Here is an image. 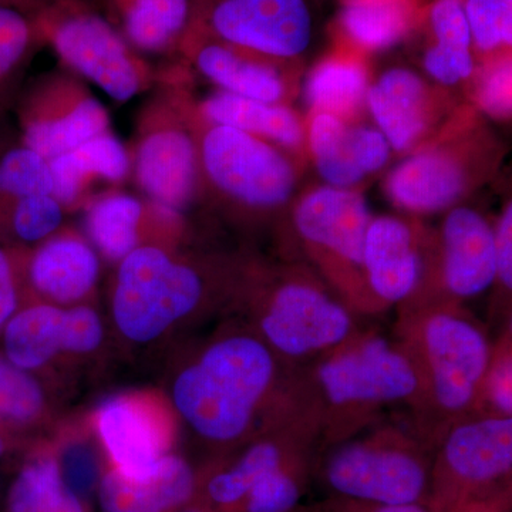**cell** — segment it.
<instances>
[{
    "mask_svg": "<svg viewBox=\"0 0 512 512\" xmlns=\"http://www.w3.org/2000/svg\"><path fill=\"white\" fill-rule=\"evenodd\" d=\"M188 29L258 56L295 57L312 39L305 0H192Z\"/></svg>",
    "mask_w": 512,
    "mask_h": 512,
    "instance_id": "52a82bcc",
    "label": "cell"
},
{
    "mask_svg": "<svg viewBox=\"0 0 512 512\" xmlns=\"http://www.w3.org/2000/svg\"><path fill=\"white\" fill-rule=\"evenodd\" d=\"M87 2H92V0H87Z\"/></svg>",
    "mask_w": 512,
    "mask_h": 512,
    "instance_id": "c3c4849f",
    "label": "cell"
},
{
    "mask_svg": "<svg viewBox=\"0 0 512 512\" xmlns=\"http://www.w3.org/2000/svg\"><path fill=\"white\" fill-rule=\"evenodd\" d=\"M284 464L281 447L271 441L256 443L234 463L215 471L204 481L197 491V494L201 491L200 503L212 512H241L254 485Z\"/></svg>",
    "mask_w": 512,
    "mask_h": 512,
    "instance_id": "f546056e",
    "label": "cell"
},
{
    "mask_svg": "<svg viewBox=\"0 0 512 512\" xmlns=\"http://www.w3.org/2000/svg\"><path fill=\"white\" fill-rule=\"evenodd\" d=\"M198 116L205 123L238 128L286 147H298L303 140L301 121L293 111L221 90L202 101Z\"/></svg>",
    "mask_w": 512,
    "mask_h": 512,
    "instance_id": "4316f807",
    "label": "cell"
},
{
    "mask_svg": "<svg viewBox=\"0 0 512 512\" xmlns=\"http://www.w3.org/2000/svg\"><path fill=\"white\" fill-rule=\"evenodd\" d=\"M45 192L53 194L49 161L25 146L5 121L0 126V225L20 201Z\"/></svg>",
    "mask_w": 512,
    "mask_h": 512,
    "instance_id": "4dcf8cb0",
    "label": "cell"
},
{
    "mask_svg": "<svg viewBox=\"0 0 512 512\" xmlns=\"http://www.w3.org/2000/svg\"><path fill=\"white\" fill-rule=\"evenodd\" d=\"M33 22L43 46L62 64L116 103H127L158 80V67L136 52L119 30L87 0H55Z\"/></svg>",
    "mask_w": 512,
    "mask_h": 512,
    "instance_id": "3957f363",
    "label": "cell"
},
{
    "mask_svg": "<svg viewBox=\"0 0 512 512\" xmlns=\"http://www.w3.org/2000/svg\"><path fill=\"white\" fill-rule=\"evenodd\" d=\"M471 39L485 52L511 45L512 0H467L464 6Z\"/></svg>",
    "mask_w": 512,
    "mask_h": 512,
    "instance_id": "8d00e7d4",
    "label": "cell"
},
{
    "mask_svg": "<svg viewBox=\"0 0 512 512\" xmlns=\"http://www.w3.org/2000/svg\"><path fill=\"white\" fill-rule=\"evenodd\" d=\"M90 3H92V5H93V3H94V0H92V2H90Z\"/></svg>",
    "mask_w": 512,
    "mask_h": 512,
    "instance_id": "681fc988",
    "label": "cell"
},
{
    "mask_svg": "<svg viewBox=\"0 0 512 512\" xmlns=\"http://www.w3.org/2000/svg\"><path fill=\"white\" fill-rule=\"evenodd\" d=\"M309 140L320 177L338 188L352 187L382 170L392 148L376 128L350 126L325 113L312 120Z\"/></svg>",
    "mask_w": 512,
    "mask_h": 512,
    "instance_id": "2e32d148",
    "label": "cell"
},
{
    "mask_svg": "<svg viewBox=\"0 0 512 512\" xmlns=\"http://www.w3.org/2000/svg\"><path fill=\"white\" fill-rule=\"evenodd\" d=\"M93 430L106 466L126 477L151 476L173 453V412L151 393H121L104 400L94 412Z\"/></svg>",
    "mask_w": 512,
    "mask_h": 512,
    "instance_id": "ba28073f",
    "label": "cell"
},
{
    "mask_svg": "<svg viewBox=\"0 0 512 512\" xmlns=\"http://www.w3.org/2000/svg\"><path fill=\"white\" fill-rule=\"evenodd\" d=\"M84 237L101 259L117 265L143 245H167L183 215L121 188H106L83 205Z\"/></svg>",
    "mask_w": 512,
    "mask_h": 512,
    "instance_id": "7c38bea8",
    "label": "cell"
},
{
    "mask_svg": "<svg viewBox=\"0 0 512 512\" xmlns=\"http://www.w3.org/2000/svg\"><path fill=\"white\" fill-rule=\"evenodd\" d=\"M370 222L369 205L359 192L330 185L309 192L295 211L303 238L355 265H362Z\"/></svg>",
    "mask_w": 512,
    "mask_h": 512,
    "instance_id": "d6986e66",
    "label": "cell"
},
{
    "mask_svg": "<svg viewBox=\"0 0 512 512\" xmlns=\"http://www.w3.org/2000/svg\"><path fill=\"white\" fill-rule=\"evenodd\" d=\"M23 293L59 306L82 305L99 284L101 258L84 234L60 228L29 248H12Z\"/></svg>",
    "mask_w": 512,
    "mask_h": 512,
    "instance_id": "8fae6325",
    "label": "cell"
},
{
    "mask_svg": "<svg viewBox=\"0 0 512 512\" xmlns=\"http://www.w3.org/2000/svg\"><path fill=\"white\" fill-rule=\"evenodd\" d=\"M40 47L43 43L33 19L0 6V109H12L23 86V73Z\"/></svg>",
    "mask_w": 512,
    "mask_h": 512,
    "instance_id": "d6a6232c",
    "label": "cell"
},
{
    "mask_svg": "<svg viewBox=\"0 0 512 512\" xmlns=\"http://www.w3.org/2000/svg\"><path fill=\"white\" fill-rule=\"evenodd\" d=\"M511 360H503L491 373L490 396L495 407L510 416L512 412Z\"/></svg>",
    "mask_w": 512,
    "mask_h": 512,
    "instance_id": "b9f144b4",
    "label": "cell"
},
{
    "mask_svg": "<svg viewBox=\"0 0 512 512\" xmlns=\"http://www.w3.org/2000/svg\"><path fill=\"white\" fill-rule=\"evenodd\" d=\"M12 109L22 143L47 161L111 130L106 107L63 67L22 86Z\"/></svg>",
    "mask_w": 512,
    "mask_h": 512,
    "instance_id": "5b68a950",
    "label": "cell"
},
{
    "mask_svg": "<svg viewBox=\"0 0 512 512\" xmlns=\"http://www.w3.org/2000/svg\"><path fill=\"white\" fill-rule=\"evenodd\" d=\"M205 124L198 134L201 184L207 181L228 200L248 208L262 210L288 201L295 173L284 154L238 128Z\"/></svg>",
    "mask_w": 512,
    "mask_h": 512,
    "instance_id": "8992f818",
    "label": "cell"
},
{
    "mask_svg": "<svg viewBox=\"0 0 512 512\" xmlns=\"http://www.w3.org/2000/svg\"><path fill=\"white\" fill-rule=\"evenodd\" d=\"M443 457L447 473L458 487V494L510 476L511 417H491L458 426L444 444Z\"/></svg>",
    "mask_w": 512,
    "mask_h": 512,
    "instance_id": "44dd1931",
    "label": "cell"
},
{
    "mask_svg": "<svg viewBox=\"0 0 512 512\" xmlns=\"http://www.w3.org/2000/svg\"><path fill=\"white\" fill-rule=\"evenodd\" d=\"M362 266L373 291L384 301L407 298L420 275V259L410 228L393 217L372 220L363 245Z\"/></svg>",
    "mask_w": 512,
    "mask_h": 512,
    "instance_id": "cb8c5ba5",
    "label": "cell"
},
{
    "mask_svg": "<svg viewBox=\"0 0 512 512\" xmlns=\"http://www.w3.org/2000/svg\"><path fill=\"white\" fill-rule=\"evenodd\" d=\"M436 46L427 50L424 67L434 80L446 86L460 83L473 73L470 26L461 0H439L431 9Z\"/></svg>",
    "mask_w": 512,
    "mask_h": 512,
    "instance_id": "83f0119b",
    "label": "cell"
},
{
    "mask_svg": "<svg viewBox=\"0 0 512 512\" xmlns=\"http://www.w3.org/2000/svg\"><path fill=\"white\" fill-rule=\"evenodd\" d=\"M9 440L8 437L3 436L2 431H0V458L5 456L6 453H8L9 450Z\"/></svg>",
    "mask_w": 512,
    "mask_h": 512,
    "instance_id": "bcb514c9",
    "label": "cell"
},
{
    "mask_svg": "<svg viewBox=\"0 0 512 512\" xmlns=\"http://www.w3.org/2000/svg\"><path fill=\"white\" fill-rule=\"evenodd\" d=\"M444 278L460 298L487 291L497 278L494 231L478 212L458 207L443 228Z\"/></svg>",
    "mask_w": 512,
    "mask_h": 512,
    "instance_id": "603a6c76",
    "label": "cell"
},
{
    "mask_svg": "<svg viewBox=\"0 0 512 512\" xmlns=\"http://www.w3.org/2000/svg\"><path fill=\"white\" fill-rule=\"evenodd\" d=\"M342 22L360 46L384 49L404 35L409 12L403 0H352L343 10Z\"/></svg>",
    "mask_w": 512,
    "mask_h": 512,
    "instance_id": "836d02e7",
    "label": "cell"
},
{
    "mask_svg": "<svg viewBox=\"0 0 512 512\" xmlns=\"http://www.w3.org/2000/svg\"><path fill=\"white\" fill-rule=\"evenodd\" d=\"M380 133L394 150L412 147L427 128V89L416 73L392 69L383 73L366 94Z\"/></svg>",
    "mask_w": 512,
    "mask_h": 512,
    "instance_id": "d4e9b609",
    "label": "cell"
},
{
    "mask_svg": "<svg viewBox=\"0 0 512 512\" xmlns=\"http://www.w3.org/2000/svg\"><path fill=\"white\" fill-rule=\"evenodd\" d=\"M23 288L13 249L0 244V332L22 303Z\"/></svg>",
    "mask_w": 512,
    "mask_h": 512,
    "instance_id": "ab89813d",
    "label": "cell"
},
{
    "mask_svg": "<svg viewBox=\"0 0 512 512\" xmlns=\"http://www.w3.org/2000/svg\"><path fill=\"white\" fill-rule=\"evenodd\" d=\"M64 214L66 210L50 192L30 195L0 225V244L9 248L33 247L62 228Z\"/></svg>",
    "mask_w": 512,
    "mask_h": 512,
    "instance_id": "e575fe53",
    "label": "cell"
},
{
    "mask_svg": "<svg viewBox=\"0 0 512 512\" xmlns=\"http://www.w3.org/2000/svg\"><path fill=\"white\" fill-rule=\"evenodd\" d=\"M198 477L185 458L171 453L146 478H130L109 466L96 494L100 512H181L197 498Z\"/></svg>",
    "mask_w": 512,
    "mask_h": 512,
    "instance_id": "e0dca14e",
    "label": "cell"
},
{
    "mask_svg": "<svg viewBox=\"0 0 512 512\" xmlns=\"http://www.w3.org/2000/svg\"><path fill=\"white\" fill-rule=\"evenodd\" d=\"M141 56L173 57L191 25L192 0H94Z\"/></svg>",
    "mask_w": 512,
    "mask_h": 512,
    "instance_id": "7402d4cb",
    "label": "cell"
},
{
    "mask_svg": "<svg viewBox=\"0 0 512 512\" xmlns=\"http://www.w3.org/2000/svg\"><path fill=\"white\" fill-rule=\"evenodd\" d=\"M274 372V357L261 340L227 336L177 373L171 404L201 439L232 443L251 426Z\"/></svg>",
    "mask_w": 512,
    "mask_h": 512,
    "instance_id": "6da1fadb",
    "label": "cell"
},
{
    "mask_svg": "<svg viewBox=\"0 0 512 512\" xmlns=\"http://www.w3.org/2000/svg\"><path fill=\"white\" fill-rule=\"evenodd\" d=\"M53 195L66 212L82 210L97 185L119 188L130 180V151L110 131L49 160Z\"/></svg>",
    "mask_w": 512,
    "mask_h": 512,
    "instance_id": "ffe728a7",
    "label": "cell"
},
{
    "mask_svg": "<svg viewBox=\"0 0 512 512\" xmlns=\"http://www.w3.org/2000/svg\"><path fill=\"white\" fill-rule=\"evenodd\" d=\"M47 397L33 373L0 356V424L28 429L46 417Z\"/></svg>",
    "mask_w": 512,
    "mask_h": 512,
    "instance_id": "d590c367",
    "label": "cell"
},
{
    "mask_svg": "<svg viewBox=\"0 0 512 512\" xmlns=\"http://www.w3.org/2000/svg\"><path fill=\"white\" fill-rule=\"evenodd\" d=\"M116 266L111 316L120 335L134 345L163 338L204 298L200 271L167 245H143Z\"/></svg>",
    "mask_w": 512,
    "mask_h": 512,
    "instance_id": "277c9868",
    "label": "cell"
},
{
    "mask_svg": "<svg viewBox=\"0 0 512 512\" xmlns=\"http://www.w3.org/2000/svg\"><path fill=\"white\" fill-rule=\"evenodd\" d=\"M265 338L279 352L303 356L332 348L349 335V313L313 286H282L261 319Z\"/></svg>",
    "mask_w": 512,
    "mask_h": 512,
    "instance_id": "5bb4252c",
    "label": "cell"
},
{
    "mask_svg": "<svg viewBox=\"0 0 512 512\" xmlns=\"http://www.w3.org/2000/svg\"><path fill=\"white\" fill-rule=\"evenodd\" d=\"M2 332L6 359L30 373L60 355H90L104 340L99 313L83 303H30L16 311Z\"/></svg>",
    "mask_w": 512,
    "mask_h": 512,
    "instance_id": "30bf717a",
    "label": "cell"
},
{
    "mask_svg": "<svg viewBox=\"0 0 512 512\" xmlns=\"http://www.w3.org/2000/svg\"><path fill=\"white\" fill-rule=\"evenodd\" d=\"M340 500H342L340 503L330 505L319 512H436L424 507L423 504L376 505L346 500V498H340Z\"/></svg>",
    "mask_w": 512,
    "mask_h": 512,
    "instance_id": "7bdbcfd3",
    "label": "cell"
},
{
    "mask_svg": "<svg viewBox=\"0 0 512 512\" xmlns=\"http://www.w3.org/2000/svg\"><path fill=\"white\" fill-rule=\"evenodd\" d=\"M485 113L494 117L510 116L512 107V67L510 60L498 63L483 79L478 93Z\"/></svg>",
    "mask_w": 512,
    "mask_h": 512,
    "instance_id": "f35d334b",
    "label": "cell"
},
{
    "mask_svg": "<svg viewBox=\"0 0 512 512\" xmlns=\"http://www.w3.org/2000/svg\"><path fill=\"white\" fill-rule=\"evenodd\" d=\"M55 0H0V6L19 10L25 13L29 18H33L37 13L42 12L47 6L52 5Z\"/></svg>",
    "mask_w": 512,
    "mask_h": 512,
    "instance_id": "ee69618b",
    "label": "cell"
},
{
    "mask_svg": "<svg viewBox=\"0 0 512 512\" xmlns=\"http://www.w3.org/2000/svg\"><path fill=\"white\" fill-rule=\"evenodd\" d=\"M301 497V478L285 463L254 485L241 512H293Z\"/></svg>",
    "mask_w": 512,
    "mask_h": 512,
    "instance_id": "74e56055",
    "label": "cell"
},
{
    "mask_svg": "<svg viewBox=\"0 0 512 512\" xmlns=\"http://www.w3.org/2000/svg\"><path fill=\"white\" fill-rule=\"evenodd\" d=\"M181 512H212L210 510H208L207 507H205L204 504H201L200 501H198V503H192L190 505H188L187 508H184L183 511Z\"/></svg>",
    "mask_w": 512,
    "mask_h": 512,
    "instance_id": "f6af8a7d",
    "label": "cell"
},
{
    "mask_svg": "<svg viewBox=\"0 0 512 512\" xmlns=\"http://www.w3.org/2000/svg\"><path fill=\"white\" fill-rule=\"evenodd\" d=\"M367 90L369 82L362 64L332 59L313 70L306 86V97L318 113L343 119L365 103Z\"/></svg>",
    "mask_w": 512,
    "mask_h": 512,
    "instance_id": "1f68e13d",
    "label": "cell"
},
{
    "mask_svg": "<svg viewBox=\"0 0 512 512\" xmlns=\"http://www.w3.org/2000/svg\"><path fill=\"white\" fill-rule=\"evenodd\" d=\"M319 380L330 402L339 406L406 399L419 384L409 360L383 339L332 357L320 366Z\"/></svg>",
    "mask_w": 512,
    "mask_h": 512,
    "instance_id": "4fadbf2b",
    "label": "cell"
},
{
    "mask_svg": "<svg viewBox=\"0 0 512 512\" xmlns=\"http://www.w3.org/2000/svg\"><path fill=\"white\" fill-rule=\"evenodd\" d=\"M178 55L205 79L217 84L221 92L269 104H278L284 97V82L274 67L259 60L255 53L198 30H187Z\"/></svg>",
    "mask_w": 512,
    "mask_h": 512,
    "instance_id": "ac0fdd59",
    "label": "cell"
},
{
    "mask_svg": "<svg viewBox=\"0 0 512 512\" xmlns=\"http://www.w3.org/2000/svg\"><path fill=\"white\" fill-rule=\"evenodd\" d=\"M497 276L508 289L512 286V207L505 208L503 217L494 231Z\"/></svg>",
    "mask_w": 512,
    "mask_h": 512,
    "instance_id": "60d3db41",
    "label": "cell"
},
{
    "mask_svg": "<svg viewBox=\"0 0 512 512\" xmlns=\"http://www.w3.org/2000/svg\"><path fill=\"white\" fill-rule=\"evenodd\" d=\"M323 480L339 498L376 505L421 504L429 490L423 461L400 448L349 444L326 460Z\"/></svg>",
    "mask_w": 512,
    "mask_h": 512,
    "instance_id": "9c48e42d",
    "label": "cell"
},
{
    "mask_svg": "<svg viewBox=\"0 0 512 512\" xmlns=\"http://www.w3.org/2000/svg\"><path fill=\"white\" fill-rule=\"evenodd\" d=\"M178 69L158 67L153 96L138 116L130 151V180L141 197L184 215L201 190L198 133Z\"/></svg>",
    "mask_w": 512,
    "mask_h": 512,
    "instance_id": "7a4b0ae2",
    "label": "cell"
},
{
    "mask_svg": "<svg viewBox=\"0 0 512 512\" xmlns=\"http://www.w3.org/2000/svg\"><path fill=\"white\" fill-rule=\"evenodd\" d=\"M6 113H8V111L0 109V126H2V124L5 123V121H6V119H5Z\"/></svg>",
    "mask_w": 512,
    "mask_h": 512,
    "instance_id": "7dc6e473",
    "label": "cell"
},
{
    "mask_svg": "<svg viewBox=\"0 0 512 512\" xmlns=\"http://www.w3.org/2000/svg\"><path fill=\"white\" fill-rule=\"evenodd\" d=\"M424 346L437 400L453 412L466 409L487 373V339L468 320L440 313L427 322Z\"/></svg>",
    "mask_w": 512,
    "mask_h": 512,
    "instance_id": "9a60e30c",
    "label": "cell"
},
{
    "mask_svg": "<svg viewBox=\"0 0 512 512\" xmlns=\"http://www.w3.org/2000/svg\"><path fill=\"white\" fill-rule=\"evenodd\" d=\"M8 512H87L83 498L64 480L57 454H36L10 485Z\"/></svg>",
    "mask_w": 512,
    "mask_h": 512,
    "instance_id": "f1b7e54d",
    "label": "cell"
},
{
    "mask_svg": "<svg viewBox=\"0 0 512 512\" xmlns=\"http://www.w3.org/2000/svg\"><path fill=\"white\" fill-rule=\"evenodd\" d=\"M464 187L463 168L441 151H426L407 158L387 180L390 198L414 212L444 210L461 197Z\"/></svg>",
    "mask_w": 512,
    "mask_h": 512,
    "instance_id": "484cf974",
    "label": "cell"
}]
</instances>
